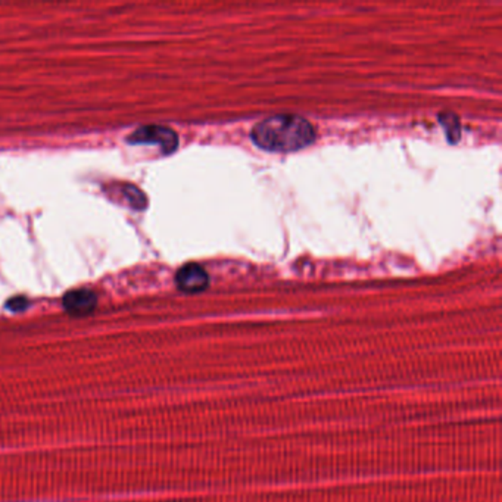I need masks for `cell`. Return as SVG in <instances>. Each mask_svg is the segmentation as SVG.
<instances>
[{
    "mask_svg": "<svg viewBox=\"0 0 502 502\" xmlns=\"http://www.w3.org/2000/svg\"><path fill=\"white\" fill-rule=\"evenodd\" d=\"M128 143L133 145H158L162 154H172L179 146V136L171 128L161 125H146L137 128L133 135L127 137Z\"/></svg>",
    "mask_w": 502,
    "mask_h": 502,
    "instance_id": "7a4b0ae2",
    "label": "cell"
},
{
    "mask_svg": "<svg viewBox=\"0 0 502 502\" xmlns=\"http://www.w3.org/2000/svg\"><path fill=\"white\" fill-rule=\"evenodd\" d=\"M441 124L446 128V136L449 139L451 143H456L460 140L461 136V127H460V121L452 114H444L439 118Z\"/></svg>",
    "mask_w": 502,
    "mask_h": 502,
    "instance_id": "5b68a950",
    "label": "cell"
},
{
    "mask_svg": "<svg viewBox=\"0 0 502 502\" xmlns=\"http://www.w3.org/2000/svg\"><path fill=\"white\" fill-rule=\"evenodd\" d=\"M124 193L127 196V199L130 201V204H132L135 208L142 209V208L146 206V198H145V194L139 189H136L133 186H127L124 189Z\"/></svg>",
    "mask_w": 502,
    "mask_h": 502,
    "instance_id": "8992f818",
    "label": "cell"
},
{
    "mask_svg": "<svg viewBox=\"0 0 502 502\" xmlns=\"http://www.w3.org/2000/svg\"><path fill=\"white\" fill-rule=\"evenodd\" d=\"M251 137L261 149L289 154L310 146L315 139V130L302 117L276 115L258 122L252 128Z\"/></svg>",
    "mask_w": 502,
    "mask_h": 502,
    "instance_id": "6da1fadb",
    "label": "cell"
},
{
    "mask_svg": "<svg viewBox=\"0 0 502 502\" xmlns=\"http://www.w3.org/2000/svg\"><path fill=\"white\" fill-rule=\"evenodd\" d=\"M176 285L184 293H199L209 286V276L199 264L189 263L177 271Z\"/></svg>",
    "mask_w": 502,
    "mask_h": 502,
    "instance_id": "3957f363",
    "label": "cell"
},
{
    "mask_svg": "<svg viewBox=\"0 0 502 502\" xmlns=\"http://www.w3.org/2000/svg\"><path fill=\"white\" fill-rule=\"evenodd\" d=\"M63 308L68 314L74 317H84L95 311L98 305V298L95 292L89 289H75L70 291L63 296Z\"/></svg>",
    "mask_w": 502,
    "mask_h": 502,
    "instance_id": "277c9868",
    "label": "cell"
}]
</instances>
